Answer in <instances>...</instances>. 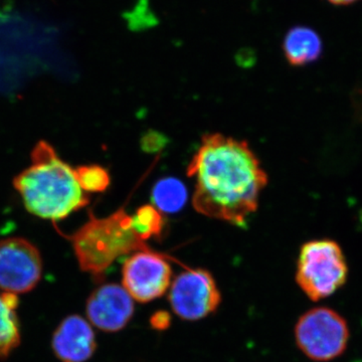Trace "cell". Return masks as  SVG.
Wrapping results in <instances>:
<instances>
[{"instance_id": "obj_1", "label": "cell", "mask_w": 362, "mask_h": 362, "mask_svg": "<svg viewBox=\"0 0 362 362\" xmlns=\"http://www.w3.org/2000/svg\"><path fill=\"white\" fill-rule=\"evenodd\" d=\"M187 173L194 181L195 211L240 228L258 209L259 194L269 181L247 142L221 133L202 136Z\"/></svg>"}, {"instance_id": "obj_2", "label": "cell", "mask_w": 362, "mask_h": 362, "mask_svg": "<svg viewBox=\"0 0 362 362\" xmlns=\"http://www.w3.org/2000/svg\"><path fill=\"white\" fill-rule=\"evenodd\" d=\"M30 157V166L13 180L26 211L44 220L59 221L89 204V197L76 178L75 168L64 161L49 142H37Z\"/></svg>"}, {"instance_id": "obj_3", "label": "cell", "mask_w": 362, "mask_h": 362, "mask_svg": "<svg viewBox=\"0 0 362 362\" xmlns=\"http://www.w3.org/2000/svg\"><path fill=\"white\" fill-rule=\"evenodd\" d=\"M82 271L96 280L117 259L140 251H154L143 240L132 226V216L119 209L106 218H97L92 211L89 220L68 235Z\"/></svg>"}, {"instance_id": "obj_4", "label": "cell", "mask_w": 362, "mask_h": 362, "mask_svg": "<svg viewBox=\"0 0 362 362\" xmlns=\"http://www.w3.org/2000/svg\"><path fill=\"white\" fill-rule=\"evenodd\" d=\"M349 278V265L335 240L320 239L305 243L297 259L296 282L311 301L332 296Z\"/></svg>"}, {"instance_id": "obj_5", "label": "cell", "mask_w": 362, "mask_h": 362, "mask_svg": "<svg viewBox=\"0 0 362 362\" xmlns=\"http://www.w3.org/2000/svg\"><path fill=\"white\" fill-rule=\"evenodd\" d=\"M298 349L312 361L329 362L344 354L350 329L344 317L328 307L305 312L294 328Z\"/></svg>"}, {"instance_id": "obj_6", "label": "cell", "mask_w": 362, "mask_h": 362, "mask_svg": "<svg viewBox=\"0 0 362 362\" xmlns=\"http://www.w3.org/2000/svg\"><path fill=\"white\" fill-rule=\"evenodd\" d=\"M168 300L182 320L197 321L218 308L221 294L209 271L188 267L171 283Z\"/></svg>"}, {"instance_id": "obj_7", "label": "cell", "mask_w": 362, "mask_h": 362, "mask_svg": "<svg viewBox=\"0 0 362 362\" xmlns=\"http://www.w3.org/2000/svg\"><path fill=\"white\" fill-rule=\"evenodd\" d=\"M168 259H178L156 251H140L130 255L122 268L123 287L133 300L148 303L165 294L171 286L173 268Z\"/></svg>"}, {"instance_id": "obj_8", "label": "cell", "mask_w": 362, "mask_h": 362, "mask_svg": "<svg viewBox=\"0 0 362 362\" xmlns=\"http://www.w3.org/2000/svg\"><path fill=\"white\" fill-rule=\"evenodd\" d=\"M42 273L37 247L23 238L0 240V290L9 294L30 292Z\"/></svg>"}, {"instance_id": "obj_9", "label": "cell", "mask_w": 362, "mask_h": 362, "mask_svg": "<svg viewBox=\"0 0 362 362\" xmlns=\"http://www.w3.org/2000/svg\"><path fill=\"white\" fill-rule=\"evenodd\" d=\"M86 311L98 329L118 332L134 315V301L123 286L110 283L100 286L90 295Z\"/></svg>"}, {"instance_id": "obj_10", "label": "cell", "mask_w": 362, "mask_h": 362, "mask_svg": "<svg viewBox=\"0 0 362 362\" xmlns=\"http://www.w3.org/2000/svg\"><path fill=\"white\" fill-rule=\"evenodd\" d=\"M96 349L92 326L78 315L66 317L52 337V349L61 362L87 361Z\"/></svg>"}, {"instance_id": "obj_11", "label": "cell", "mask_w": 362, "mask_h": 362, "mask_svg": "<svg viewBox=\"0 0 362 362\" xmlns=\"http://www.w3.org/2000/svg\"><path fill=\"white\" fill-rule=\"evenodd\" d=\"M283 51L290 65H309L320 58L323 51L322 40L312 28L295 26L285 35Z\"/></svg>"}, {"instance_id": "obj_12", "label": "cell", "mask_w": 362, "mask_h": 362, "mask_svg": "<svg viewBox=\"0 0 362 362\" xmlns=\"http://www.w3.org/2000/svg\"><path fill=\"white\" fill-rule=\"evenodd\" d=\"M18 297L9 293L0 294V358L6 357L18 344L21 335L16 308Z\"/></svg>"}, {"instance_id": "obj_13", "label": "cell", "mask_w": 362, "mask_h": 362, "mask_svg": "<svg viewBox=\"0 0 362 362\" xmlns=\"http://www.w3.org/2000/svg\"><path fill=\"white\" fill-rule=\"evenodd\" d=\"M187 202V189L183 182L175 177L162 178L152 190V202L162 214H175Z\"/></svg>"}, {"instance_id": "obj_14", "label": "cell", "mask_w": 362, "mask_h": 362, "mask_svg": "<svg viewBox=\"0 0 362 362\" xmlns=\"http://www.w3.org/2000/svg\"><path fill=\"white\" fill-rule=\"evenodd\" d=\"M132 226L137 235L146 242L151 238L160 239L165 221L163 214L153 204H145L137 209L132 216Z\"/></svg>"}, {"instance_id": "obj_15", "label": "cell", "mask_w": 362, "mask_h": 362, "mask_svg": "<svg viewBox=\"0 0 362 362\" xmlns=\"http://www.w3.org/2000/svg\"><path fill=\"white\" fill-rule=\"evenodd\" d=\"M76 178L85 194H100L106 192L111 185L108 170L98 164L82 165L75 168Z\"/></svg>"}, {"instance_id": "obj_16", "label": "cell", "mask_w": 362, "mask_h": 362, "mask_svg": "<svg viewBox=\"0 0 362 362\" xmlns=\"http://www.w3.org/2000/svg\"><path fill=\"white\" fill-rule=\"evenodd\" d=\"M166 143H168V139L160 133L156 132V131H149L142 138L141 146L144 151L156 152L163 148Z\"/></svg>"}, {"instance_id": "obj_17", "label": "cell", "mask_w": 362, "mask_h": 362, "mask_svg": "<svg viewBox=\"0 0 362 362\" xmlns=\"http://www.w3.org/2000/svg\"><path fill=\"white\" fill-rule=\"evenodd\" d=\"M171 316L168 311L159 310L150 317V325L154 330L163 331L170 327Z\"/></svg>"}, {"instance_id": "obj_18", "label": "cell", "mask_w": 362, "mask_h": 362, "mask_svg": "<svg viewBox=\"0 0 362 362\" xmlns=\"http://www.w3.org/2000/svg\"><path fill=\"white\" fill-rule=\"evenodd\" d=\"M327 1L335 4V6H347V4H354L357 0H327Z\"/></svg>"}]
</instances>
